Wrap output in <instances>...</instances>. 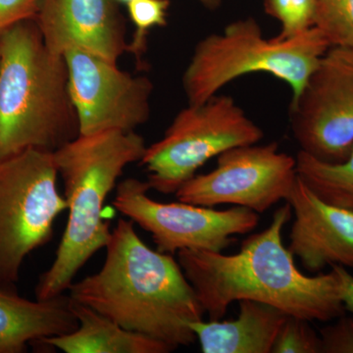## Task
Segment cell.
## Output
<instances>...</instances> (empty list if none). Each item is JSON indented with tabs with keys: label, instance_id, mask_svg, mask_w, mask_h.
Here are the masks:
<instances>
[{
	"label": "cell",
	"instance_id": "6da1fadb",
	"mask_svg": "<svg viewBox=\"0 0 353 353\" xmlns=\"http://www.w3.org/2000/svg\"><path fill=\"white\" fill-rule=\"evenodd\" d=\"M292 213L287 202L266 229L246 239L234 254L178 252L179 264L210 320H220L232 303L243 299L269 304L309 322H329L345 314L334 272L305 275L284 245L283 230Z\"/></svg>",
	"mask_w": 353,
	"mask_h": 353
},
{
	"label": "cell",
	"instance_id": "7a4b0ae2",
	"mask_svg": "<svg viewBox=\"0 0 353 353\" xmlns=\"http://www.w3.org/2000/svg\"><path fill=\"white\" fill-rule=\"evenodd\" d=\"M105 250L101 270L70 285L69 296L176 350L192 345L196 338L190 324L205 312L172 254L146 245L134 222L124 219L111 232Z\"/></svg>",
	"mask_w": 353,
	"mask_h": 353
},
{
	"label": "cell",
	"instance_id": "3957f363",
	"mask_svg": "<svg viewBox=\"0 0 353 353\" xmlns=\"http://www.w3.org/2000/svg\"><path fill=\"white\" fill-rule=\"evenodd\" d=\"M79 134L64 57L34 20L0 32V161L30 148L54 152Z\"/></svg>",
	"mask_w": 353,
	"mask_h": 353
},
{
	"label": "cell",
	"instance_id": "277c9868",
	"mask_svg": "<svg viewBox=\"0 0 353 353\" xmlns=\"http://www.w3.org/2000/svg\"><path fill=\"white\" fill-rule=\"evenodd\" d=\"M146 148L134 131L109 130L79 134L53 152L69 215L54 261L37 284V299L64 294L83 265L108 245L111 231L102 215L104 203L125 168L141 161Z\"/></svg>",
	"mask_w": 353,
	"mask_h": 353
},
{
	"label": "cell",
	"instance_id": "5b68a950",
	"mask_svg": "<svg viewBox=\"0 0 353 353\" xmlns=\"http://www.w3.org/2000/svg\"><path fill=\"white\" fill-rule=\"evenodd\" d=\"M330 48L315 27L292 39H266L254 18L234 21L196 43L183 72V92L190 105H199L240 77L265 73L287 83L294 97Z\"/></svg>",
	"mask_w": 353,
	"mask_h": 353
},
{
	"label": "cell",
	"instance_id": "8992f818",
	"mask_svg": "<svg viewBox=\"0 0 353 353\" xmlns=\"http://www.w3.org/2000/svg\"><path fill=\"white\" fill-rule=\"evenodd\" d=\"M53 152L30 148L0 161V290L17 292L30 253L48 243L68 209Z\"/></svg>",
	"mask_w": 353,
	"mask_h": 353
},
{
	"label": "cell",
	"instance_id": "52a82bcc",
	"mask_svg": "<svg viewBox=\"0 0 353 353\" xmlns=\"http://www.w3.org/2000/svg\"><path fill=\"white\" fill-rule=\"evenodd\" d=\"M263 137L233 97L218 94L199 105L188 104L176 114L163 137L146 148L139 163L148 173L150 190L175 194L213 157L260 143Z\"/></svg>",
	"mask_w": 353,
	"mask_h": 353
},
{
	"label": "cell",
	"instance_id": "ba28073f",
	"mask_svg": "<svg viewBox=\"0 0 353 353\" xmlns=\"http://www.w3.org/2000/svg\"><path fill=\"white\" fill-rule=\"evenodd\" d=\"M148 182L129 178L116 187L113 205L152 234L160 252L196 250L222 252L234 236L252 232L259 214L241 206L217 210L178 201L163 203L148 196Z\"/></svg>",
	"mask_w": 353,
	"mask_h": 353
},
{
	"label": "cell",
	"instance_id": "9c48e42d",
	"mask_svg": "<svg viewBox=\"0 0 353 353\" xmlns=\"http://www.w3.org/2000/svg\"><path fill=\"white\" fill-rule=\"evenodd\" d=\"M289 121L301 152L328 163L353 148V48L332 46L290 103Z\"/></svg>",
	"mask_w": 353,
	"mask_h": 353
},
{
	"label": "cell",
	"instance_id": "30bf717a",
	"mask_svg": "<svg viewBox=\"0 0 353 353\" xmlns=\"http://www.w3.org/2000/svg\"><path fill=\"white\" fill-rule=\"evenodd\" d=\"M296 178V158L280 152L277 143H257L221 153L214 170L192 176L175 194L194 205L232 204L260 214L287 201Z\"/></svg>",
	"mask_w": 353,
	"mask_h": 353
},
{
	"label": "cell",
	"instance_id": "8fae6325",
	"mask_svg": "<svg viewBox=\"0 0 353 353\" xmlns=\"http://www.w3.org/2000/svg\"><path fill=\"white\" fill-rule=\"evenodd\" d=\"M63 57L80 134L134 132L150 120L153 92L150 78L132 75L118 63L83 50H67Z\"/></svg>",
	"mask_w": 353,
	"mask_h": 353
},
{
	"label": "cell",
	"instance_id": "7c38bea8",
	"mask_svg": "<svg viewBox=\"0 0 353 353\" xmlns=\"http://www.w3.org/2000/svg\"><path fill=\"white\" fill-rule=\"evenodd\" d=\"M34 21L54 54L79 50L118 63L129 48L116 0H39Z\"/></svg>",
	"mask_w": 353,
	"mask_h": 353
},
{
	"label": "cell",
	"instance_id": "4fadbf2b",
	"mask_svg": "<svg viewBox=\"0 0 353 353\" xmlns=\"http://www.w3.org/2000/svg\"><path fill=\"white\" fill-rule=\"evenodd\" d=\"M287 202L294 215L288 248L303 268H353V210L325 201L299 176Z\"/></svg>",
	"mask_w": 353,
	"mask_h": 353
},
{
	"label": "cell",
	"instance_id": "5bb4252c",
	"mask_svg": "<svg viewBox=\"0 0 353 353\" xmlns=\"http://www.w3.org/2000/svg\"><path fill=\"white\" fill-rule=\"evenodd\" d=\"M77 328L69 296L32 301L18 292L0 290V353H23L31 343Z\"/></svg>",
	"mask_w": 353,
	"mask_h": 353
},
{
	"label": "cell",
	"instance_id": "9a60e30c",
	"mask_svg": "<svg viewBox=\"0 0 353 353\" xmlns=\"http://www.w3.org/2000/svg\"><path fill=\"white\" fill-rule=\"evenodd\" d=\"M238 318L228 321L203 319L192 322L203 353H272L274 343L288 314L280 309L243 299Z\"/></svg>",
	"mask_w": 353,
	"mask_h": 353
},
{
	"label": "cell",
	"instance_id": "2e32d148",
	"mask_svg": "<svg viewBox=\"0 0 353 353\" xmlns=\"http://www.w3.org/2000/svg\"><path fill=\"white\" fill-rule=\"evenodd\" d=\"M70 308L78 320L72 333L51 336L36 345L65 353H169L175 347L138 332L123 328L110 318L70 297Z\"/></svg>",
	"mask_w": 353,
	"mask_h": 353
},
{
	"label": "cell",
	"instance_id": "e0dca14e",
	"mask_svg": "<svg viewBox=\"0 0 353 353\" xmlns=\"http://www.w3.org/2000/svg\"><path fill=\"white\" fill-rule=\"evenodd\" d=\"M297 176L325 201L353 210V148L339 163L320 161L299 150Z\"/></svg>",
	"mask_w": 353,
	"mask_h": 353
},
{
	"label": "cell",
	"instance_id": "ac0fdd59",
	"mask_svg": "<svg viewBox=\"0 0 353 353\" xmlns=\"http://www.w3.org/2000/svg\"><path fill=\"white\" fill-rule=\"evenodd\" d=\"M314 27L331 48H353V0H316Z\"/></svg>",
	"mask_w": 353,
	"mask_h": 353
},
{
	"label": "cell",
	"instance_id": "d6986e66",
	"mask_svg": "<svg viewBox=\"0 0 353 353\" xmlns=\"http://www.w3.org/2000/svg\"><path fill=\"white\" fill-rule=\"evenodd\" d=\"M170 6V0H132L128 4V15L136 28L128 52L134 54L139 63L146 50L148 34L154 28L167 25Z\"/></svg>",
	"mask_w": 353,
	"mask_h": 353
},
{
	"label": "cell",
	"instance_id": "ffe728a7",
	"mask_svg": "<svg viewBox=\"0 0 353 353\" xmlns=\"http://www.w3.org/2000/svg\"><path fill=\"white\" fill-rule=\"evenodd\" d=\"M263 6L280 23L279 39L294 38L314 27L316 0H263Z\"/></svg>",
	"mask_w": 353,
	"mask_h": 353
},
{
	"label": "cell",
	"instance_id": "44dd1931",
	"mask_svg": "<svg viewBox=\"0 0 353 353\" xmlns=\"http://www.w3.org/2000/svg\"><path fill=\"white\" fill-rule=\"evenodd\" d=\"M272 353H321L320 334L307 320L288 316L274 343Z\"/></svg>",
	"mask_w": 353,
	"mask_h": 353
},
{
	"label": "cell",
	"instance_id": "7402d4cb",
	"mask_svg": "<svg viewBox=\"0 0 353 353\" xmlns=\"http://www.w3.org/2000/svg\"><path fill=\"white\" fill-rule=\"evenodd\" d=\"M321 353H353V314H343L320 330Z\"/></svg>",
	"mask_w": 353,
	"mask_h": 353
},
{
	"label": "cell",
	"instance_id": "603a6c76",
	"mask_svg": "<svg viewBox=\"0 0 353 353\" xmlns=\"http://www.w3.org/2000/svg\"><path fill=\"white\" fill-rule=\"evenodd\" d=\"M39 6V0H0V32L23 21L34 20Z\"/></svg>",
	"mask_w": 353,
	"mask_h": 353
},
{
	"label": "cell",
	"instance_id": "cb8c5ba5",
	"mask_svg": "<svg viewBox=\"0 0 353 353\" xmlns=\"http://www.w3.org/2000/svg\"><path fill=\"white\" fill-rule=\"evenodd\" d=\"M331 270L334 272L338 280L339 292L343 306L345 310L353 314V275L347 271V268L338 265L331 267Z\"/></svg>",
	"mask_w": 353,
	"mask_h": 353
},
{
	"label": "cell",
	"instance_id": "d4e9b609",
	"mask_svg": "<svg viewBox=\"0 0 353 353\" xmlns=\"http://www.w3.org/2000/svg\"><path fill=\"white\" fill-rule=\"evenodd\" d=\"M196 1L210 11L218 10L223 3V0H196Z\"/></svg>",
	"mask_w": 353,
	"mask_h": 353
},
{
	"label": "cell",
	"instance_id": "484cf974",
	"mask_svg": "<svg viewBox=\"0 0 353 353\" xmlns=\"http://www.w3.org/2000/svg\"><path fill=\"white\" fill-rule=\"evenodd\" d=\"M116 1L118 2V3H122V4H126V6H128V4L130 3V2H132V0H116Z\"/></svg>",
	"mask_w": 353,
	"mask_h": 353
}]
</instances>
